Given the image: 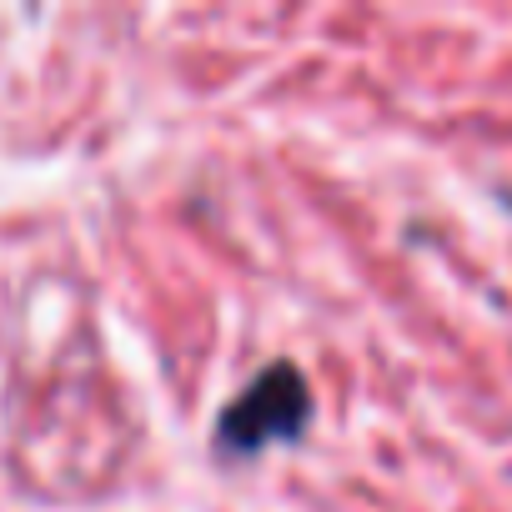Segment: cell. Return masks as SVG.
Masks as SVG:
<instances>
[{
	"label": "cell",
	"instance_id": "6da1fadb",
	"mask_svg": "<svg viewBox=\"0 0 512 512\" xmlns=\"http://www.w3.org/2000/svg\"><path fill=\"white\" fill-rule=\"evenodd\" d=\"M307 412V392H302V377L292 367H277L256 382L231 412H226V442L231 447H262L282 432H292Z\"/></svg>",
	"mask_w": 512,
	"mask_h": 512
}]
</instances>
